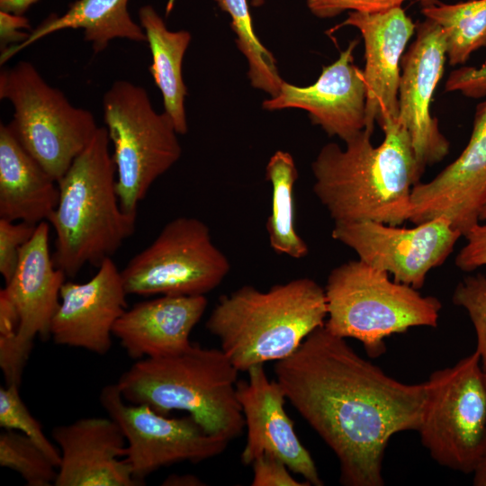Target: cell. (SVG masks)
I'll return each mask as SVG.
<instances>
[{
	"instance_id": "cell-23",
	"label": "cell",
	"mask_w": 486,
	"mask_h": 486,
	"mask_svg": "<svg viewBox=\"0 0 486 486\" xmlns=\"http://www.w3.org/2000/svg\"><path fill=\"white\" fill-rule=\"evenodd\" d=\"M129 0H76L61 15L51 14L19 45L1 51L3 65L19 51L45 36L66 29H81L84 40L92 45L94 54L104 51L114 39L146 42L144 30L129 14Z\"/></svg>"
},
{
	"instance_id": "cell-33",
	"label": "cell",
	"mask_w": 486,
	"mask_h": 486,
	"mask_svg": "<svg viewBox=\"0 0 486 486\" xmlns=\"http://www.w3.org/2000/svg\"><path fill=\"white\" fill-rule=\"evenodd\" d=\"M407 0H307L310 13L318 18L327 19L345 11L379 13L400 7Z\"/></svg>"
},
{
	"instance_id": "cell-26",
	"label": "cell",
	"mask_w": 486,
	"mask_h": 486,
	"mask_svg": "<svg viewBox=\"0 0 486 486\" xmlns=\"http://www.w3.org/2000/svg\"><path fill=\"white\" fill-rule=\"evenodd\" d=\"M421 13L441 26L450 65H463L474 51L486 47V0L441 2L423 7Z\"/></svg>"
},
{
	"instance_id": "cell-12",
	"label": "cell",
	"mask_w": 486,
	"mask_h": 486,
	"mask_svg": "<svg viewBox=\"0 0 486 486\" xmlns=\"http://www.w3.org/2000/svg\"><path fill=\"white\" fill-rule=\"evenodd\" d=\"M462 236L445 217L410 229L372 220L338 222L331 232L358 259L418 290L429 271L447 259Z\"/></svg>"
},
{
	"instance_id": "cell-5",
	"label": "cell",
	"mask_w": 486,
	"mask_h": 486,
	"mask_svg": "<svg viewBox=\"0 0 486 486\" xmlns=\"http://www.w3.org/2000/svg\"><path fill=\"white\" fill-rule=\"evenodd\" d=\"M238 372L221 349L192 343L177 355L137 360L116 385L126 402L164 415L185 411L206 433L230 442L245 428Z\"/></svg>"
},
{
	"instance_id": "cell-29",
	"label": "cell",
	"mask_w": 486,
	"mask_h": 486,
	"mask_svg": "<svg viewBox=\"0 0 486 486\" xmlns=\"http://www.w3.org/2000/svg\"><path fill=\"white\" fill-rule=\"evenodd\" d=\"M0 427L19 431L31 438L58 467L59 450L47 438L40 423L31 414L20 396L17 384L0 388Z\"/></svg>"
},
{
	"instance_id": "cell-34",
	"label": "cell",
	"mask_w": 486,
	"mask_h": 486,
	"mask_svg": "<svg viewBox=\"0 0 486 486\" xmlns=\"http://www.w3.org/2000/svg\"><path fill=\"white\" fill-rule=\"evenodd\" d=\"M253 468L252 486H309L291 474V470L280 459L264 454L251 464Z\"/></svg>"
},
{
	"instance_id": "cell-11",
	"label": "cell",
	"mask_w": 486,
	"mask_h": 486,
	"mask_svg": "<svg viewBox=\"0 0 486 486\" xmlns=\"http://www.w3.org/2000/svg\"><path fill=\"white\" fill-rule=\"evenodd\" d=\"M99 400L126 438L124 461L135 480L181 462L200 463L220 454L229 442L211 436L190 415L168 418L145 404L126 403L116 383L101 391Z\"/></svg>"
},
{
	"instance_id": "cell-10",
	"label": "cell",
	"mask_w": 486,
	"mask_h": 486,
	"mask_svg": "<svg viewBox=\"0 0 486 486\" xmlns=\"http://www.w3.org/2000/svg\"><path fill=\"white\" fill-rule=\"evenodd\" d=\"M230 269L228 257L212 243L199 219L178 217L121 270L128 294L205 295Z\"/></svg>"
},
{
	"instance_id": "cell-13",
	"label": "cell",
	"mask_w": 486,
	"mask_h": 486,
	"mask_svg": "<svg viewBox=\"0 0 486 486\" xmlns=\"http://www.w3.org/2000/svg\"><path fill=\"white\" fill-rule=\"evenodd\" d=\"M416 38L400 62L398 121L407 129L421 175L442 161L449 141L431 115V103L443 76L446 54L445 33L439 24L425 18L416 24Z\"/></svg>"
},
{
	"instance_id": "cell-41",
	"label": "cell",
	"mask_w": 486,
	"mask_h": 486,
	"mask_svg": "<svg viewBox=\"0 0 486 486\" xmlns=\"http://www.w3.org/2000/svg\"><path fill=\"white\" fill-rule=\"evenodd\" d=\"M419 4L423 7H428L431 5H436L440 4L441 2L439 0H417Z\"/></svg>"
},
{
	"instance_id": "cell-28",
	"label": "cell",
	"mask_w": 486,
	"mask_h": 486,
	"mask_svg": "<svg viewBox=\"0 0 486 486\" xmlns=\"http://www.w3.org/2000/svg\"><path fill=\"white\" fill-rule=\"evenodd\" d=\"M0 465L18 472L29 486H50L58 475V467L44 451L15 430L0 434Z\"/></svg>"
},
{
	"instance_id": "cell-2",
	"label": "cell",
	"mask_w": 486,
	"mask_h": 486,
	"mask_svg": "<svg viewBox=\"0 0 486 486\" xmlns=\"http://www.w3.org/2000/svg\"><path fill=\"white\" fill-rule=\"evenodd\" d=\"M384 139L374 146L360 131L342 149L321 148L311 164L313 192L335 223L372 220L400 225L410 220L413 186L419 172L410 136L398 119L382 127Z\"/></svg>"
},
{
	"instance_id": "cell-42",
	"label": "cell",
	"mask_w": 486,
	"mask_h": 486,
	"mask_svg": "<svg viewBox=\"0 0 486 486\" xmlns=\"http://www.w3.org/2000/svg\"><path fill=\"white\" fill-rule=\"evenodd\" d=\"M479 220L480 221H486V197L480 209Z\"/></svg>"
},
{
	"instance_id": "cell-39",
	"label": "cell",
	"mask_w": 486,
	"mask_h": 486,
	"mask_svg": "<svg viewBox=\"0 0 486 486\" xmlns=\"http://www.w3.org/2000/svg\"><path fill=\"white\" fill-rule=\"evenodd\" d=\"M199 478L194 475H171L167 477L162 485H177V486H197L202 485Z\"/></svg>"
},
{
	"instance_id": "cell-37",
	"label": "cell",
	"mask_w": 486,
	"mask_h": 486,
	"mask_svg": "<svg viewBox=\"0 0 486 486\" xmlns=\"http://www.w3.org/2000/svg\"><path fill=\"white\" fill-rule=\"evenodd\" d=\"M32 27L23 14L0 11L1 51L24 42L30 36Z\"/></svg>"
},
{
	"instance_id": "cell-1",
	"label": "cell",
	"mask_w": 486,
	"mask_h": 486,
	"mask_svg": "<svg viewBox=\"0 0 486 486\" xmlns=\"http://www.w3.org/2000/svg\"><path fill=\"white\" fill-rule=\"evenodd\" d=\"M274 374L286 400L336 454L341 484L382 486L385 448L393 435L418 430L427 382L389 376L324 326L276 361Z\"/></svg>"
},
{
	"instance_id": "cell-30",
	"label": "cell",
	"mask_w": 486,
	"mask_h": 486,
	"mask_svg": "<svg viewBox=\"0 0 486 486\" xmlns=\"http://www.w3.org/2000/svg\"><path fill=\"white\" fill-rule=\"evenodd\" d=\"M19 315L7 297L0 298V367L6 385L20 386L27 357L17 340Z\"/></svg>"
},
{
	"instance_id": "cell-18",
	"label": "cell",
	"mask_w": 486,
	"mask_h": 486,
	"mask_svg": "<svg viewBox=\"0 0 486 486\" xmlns=\"http://www.w3.org/2000/svg\"><path fill=\"white\" fill-rule=\"evenodd\" d=\"M356 27L364 43L365 129L373 133L390 120L398 119L400 62L416 24L402 7L379 13L349 12L333 30Z\"/></svg>"
},
{
	"instance_id": "cell-6",
	"label": "cell",
	"mask_w": 486,
	"mask_h": 486,
	"mask_svg": "<svg viewBox=\"0 0 486 486\" xmlns=\"http://www.w3.org/2000/svg\"><path fill=\"white\" fill-rule=\"evenodd\" d=\"M324 290V327L335 336L359 340L371 358L386 351L387 337L412 327H436L442 308L436 297L423 296L360 259L335 267Z\"/></svg>"
},
{
	"instance_id": "cell-3",
	"label": "cell",
	"mask_w": 486,
	"mask_h": 486,
	"mask_svg": "<svg viewBox=\"0 0 486 486\" xmlns=\"http://www.w3.org/2000/svg\"><path fill=\"white\" fill-rule=\"evenodd\" d=\"M104 126L58 181L59 197L48 222L55 239L53 260L74 277L86 264L98 267L121 248L136 227L116 191V170Z\"/></svg>"
},
{
	"instance_id": "cell-36",
	"label": "cell",
	"mask_w": 486,
	"mask_h": 486,
	"mask_svg": "<svg viewBox=\"0 0 486 486\" xmlns=\"http://www.w3.org/2000/svg\"><path fill=\"white\" fill-rule=\"evenodd\" d=\"M446 92H460L468 98L486 96V62L481 67H462L453 70L446 82Z\"/></svg>"
},
{
	"instance_id": "cell-44",
	"label": "cell",
	"mask_w": 486,
	"mask_h": 486,
	"mask_svg": "<svg viewBox=\"0 0 486 486\" xmlns=\"http://www.w3.org/2000/svg\"><path fill=\"white\" fill-rule=\"evenodd\" d=\"M484 373V380L486 383V370H483ZM484 456H486V435H485V440H484Z\"/></svg>"
},
{
	"instance_id": "cell-21",
	"label": "cell",
	"mask_w": 486,
	"mask_h": 486,
	"mask_svg": "<svg viewBox=\"0 0 486 486\" xmlns=\"http://www.w3.org/2000/svg\"><path fill=\"white\" fill-rule=\"evenodd\" d=\"M207 304L205 295H161L140 302L118 319L112 335L136 361L177 355L192 345L190 334Z\"/></svg>"
},
{
	"instance_id": "cell-17",
	"label": "cell",
	"mask_w": 486,
	"mask_h": 486,
	"mask_svg": "<svg viewBox=\"0 0 486 486\" xmlns=\"http://www.w3.org/2000/svg\"><path fill=\"white\" fill-rule=\"evenodd\" d=\"M83 284L65 282L50 336L57 345L105 355L112 346V328L128 309L121 271L112 257Z\"/></svg>"
},
{
	"instance_id": "cell-15",
	"label": "cell",
	"mask_w": 486,
	"mask_h": 486,
	"mask_svg": "<svg viewBox=\"0 0 486 486\" xmlns=\"http://www.w3.org/2000/svg\"><path fill=\"white\" fill-rule=\"evenodd\" d=\"M485 197L486 100L476 107L470 140L458 158L431 181L413 186L410 221L445 217L464 236L480 222Z\"/></svg>"
},
{
	"instance_id": "cell-4",
	"label": "cell",
	"mask_w": 486,
	"mask_h": 486,
	"mask_svg": "<svg viewBox=\"0 0 486 486\" xmlns=\"http://www.w3.org/2000/svg\"><path fill=\"white\" fill-rule=\"evenodd\" d=\"M325 290L310 278L275 284L266 292L244 285L223 295L206 328L239 372L293 354L325 325Z\"/></svg>"
},
{
	"instance_id": "cell-14",
	"label": "cell",
	"mask_w": 486,
	"mask_h": 486,
	"mask_svg": "<svg viewBox=\"0 0 486 486\" xmlns=\"http://www.w3.org/2000/svg\"><path fill=\"white\" fill-rule=\"evenodd\" d=\"M247 373L248 378L237 382V396L247 428L241 462L248 465L261 455H273L310 485H323L313 458L297 436L285 411L286 397L280 383L268 379L264 364L253 366Z\"/></svg>"
},
{
	"instance_id": "cell-27",
	"label": "cell",
	"mask_w": 486,
	"mask_h": 486,
	"mask_svg": "<svg viewBox=\"0 0 486 486\" xmlns=\"http://www.w3.org/2000/svg\"><path fill=\"white\" fill-rule=\"evenodd\" d=\"M215 1L231 18V28L237 35L235 42L248 60V76L251 85L271 97L277 95L284 80L273 54L260 42L254 32L248 0Z\"/></svg>"
},
{
	"instance_id": "cell-40",
	"label": "cell",
	"mask_w": 486,
	"mask_h": 486,
	"mask_svg": "<svg viewBox=\"0 0 486 486\" xmlns=\"http://www.w3.org/2000/svg\"><path fill=\"white\" fill-rule=\"evenodd\" d=\"M472 482L475 486H486V456L473 472Z\"/></svg>"
},
{
	"instance_id": "cell-32",
	"label": "cell",
	"mask_w": 486,
	"mask_h": 486,
	"mask_svg": "<svg viewBox=\"0 0 486 486\" xmlns=\"http://www.w3.org/2000/svg\"><path fill=\"white\" fill-rule=\"evenodd\" d=\"M37 225L0 218V274L5 284L12 278L21 249L33 236Z\"/></svg>"
},
{
	"instance_id": "cell-31",
	"label": "cell",
	"mask_w": 486,
	"mask_h": 486,
	"mask_svg": "<svg viewBox=\"0 0 486 486\" xmlns=\"http://www.w3.org/2000/svg\"><path fill=\"white\" fill-rule=\"evenodd\" d=\"M452 301L468 314L476 335V349L486 370V276L468 275L456 285Z\"/></svg>"
},
{
	"instance_id": "cell-24",
	"label": "cell",
	"mask_w": 486,
	"mask_h": 486,
	"mask_svg": "<svg viewBox=\"0 0 486 486\" xmlns=\"http://www.w3.org/2000/svg\"><path fill=\"white\" fill-rule=\"evenodd\" d=\"M138 14L151 51L149 72L161 93L164 112L171 118L177 133L184 135L188 130L184 107L187 89L182 64L191 42V33L184 30H168L162 17L149 4L140 7Z\"/></svg>"
},
{
	"instance_id": "cell-25",
	"label": "cell",
	"mask_w": 486,
	"mask_h": 486,
	"mask_svg": "<svg viewBox=\"0 0 486 486\" xmlns=\"http://www.w3.org/2000/svg\"><path fill=\"white\" fill-rule=\"evenodd\" d=\"M297 178L292 155L274 152L266 167V179L272 186V208L266 223L269 244L277 254L298 259L308 255L309 248L295 230L293 189Z\"/></svg>"
},
{
	"instance_id": "cell-16",
	"label": "cell",
	"mask_w": 486,
	"mask_h": 486,
	"mask_svg": "<svg viewBox=\"0 0 486 486\" xmlns=\"http://www.w3.org/2000/svg\"><path fill=\"white\" fill-rule=\"evenodd\" d=\"M357 44V40H351L338 59L322 68L312 85L298 86L284 81L278 94L265 100L263 108L302 109L328 135L345 142L355 137L365 129L364 70L354 62Z\"/></svg>"
},
{
	"instance_id": "cell-7",
	"label": "cell",
	"mask_w": 486,
	"mask_h": 486,
	"mask_svg": "<svg viewBox=\"0 0 486 486\" xmlns=\"http://www.w3.org/2000/svg\"><path fill=\"white\" fill-rule=\"evenodd\" d=\"M102 106L120 204L137 214L152 184L180 158L178 133L168 114L153 108L146 89L128 80L114 81Z\"/></svg>"
},
{
	"instance_id": "cell-8",
	"label": "cell",
	"mask_w": 486,
	"mask_h": 486,
	"mask_svg": "<svg viewBox=\"0 0 486 486\" xmlns=\"http://www.w3.org/2000/svg\"><path fill=\"white\" fill-rule=\"evenodd\" d=\"M0 99L14 107L9 125L16 138L57 182L98 129L90 111L73 105L28 61L1 70Z\"/></svg>"
},
{
	"instance_id": "cell-9",
	"label": "cell",
	"mask_w": 486,
	"mask_h": 486,
	"mask_svg": "<svg viewBox=\"0 0 486 486\" xmlns=\"http://www.w3.org/2000/svg\"><path fill=\"white\" fill-rule=\"evenodd\" d=\"M418 430L423 446L440 465L473 473L484 457L486 383L477 351L433 372Z\"/></svg>"
},
{
	"instance_id": "cell-38",
	"label": "cell",
	"mask_w": 486,
	"mask_h": 486,
	"mask_svg": "<svg viewBox=\"0 0 486 486\" xmlns=\"http://www.w3.org/2000/svg\"><path fill=\"white\" fill-rule=\"evenodd\" d=\"M37 1L39 0H0V11L24 14Z\"/></svg>"
},
{
	"instance_id": "cell-22",
	"label": "cell",
	"mask_w": 486,
	"mask_h": 486,
	"mask_svg": "<svg viewBox=\"0 0 486 486\" xmlns=\"http://www.w3.org/2000/svg\"><path fill=\"white\" fill-rule=\"evenodd\" d=\"M58 182L31 156L9 124L0 125V218L39 224L57 207Z\"/></svg>"
},
{
	"instance_id": "cell-43",
	"label": "cell",
	"mask_w": 486,
	"mask_h": 486,
	"mask_svg": "<svg viewBox=\"0 0 486 486\" xmlns=\"http://www.w3.org/2000/svg\"><path fill=\"white\" fill-rule=\"evenodd\" d=\"M266 2V0H252L251 4L253 6L255 7H257V6H261L262 4H264Z\"/></svg>"
},
{
	"instance_id": "cell-35",
	"label": "cell",
	"mask_w": 486,
	"mask_h": 486,
	"mask_svg": "<svg viewBox=\"0 0 486 486\" xmlns=\"http://www.w3.org/2000/svg\"><path fill=\"white\" fill-rule=\"evenodd\" d=\"M464 237L466 244L455 257V266L464 272L486 266V221L472 226Z\"/></svg>"
},
{
	"instance_id": "cell-20",
	"label": "cell",
	"mask_w": 486,
	"mask_h": 486,
	"mask_svg": "<svg viewBox=\"0 0 486 486\" xmlns=\"http://www.w3.org/2000/svg\"><path fill=\"white\" fill-rule=\"evenodd\" d=\"M49 238L48 221H41L22 248L16 269L4 288L17 310L18 345L28 357L36 336H50L51 321L67 276L50 256Z\"/></svg>"
},
{
	"instance_id": "cell-19",
	"label": "cell",
	"mask_w": 486,
	"mask_h": 486,
	"mask_svg": "<svg viewBox=\"0 0 486 486\" xmlns=\"http://www.w3.org/2000/svg\"><path fill=\"white\" fill-rule=\"evenodd\" d=\"M51 436L60 453L55 486L142 485L123 459L126 438L112 418H82L55 427Z\"/></svg>"
}]
</instances>
